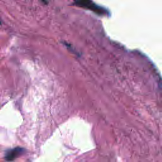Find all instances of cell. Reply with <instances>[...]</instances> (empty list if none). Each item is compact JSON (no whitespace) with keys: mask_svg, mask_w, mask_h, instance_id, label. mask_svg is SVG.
Masks as SVG:
<instances>
[{"mask_svg":"<svg viewBox=\"0 0 162 162\" xmlns=\"http://www.w3.org/2000/svg\"><path fill=\"white\" fill-rule=\"evenodd\" d=\"M25 149L21 147H16L15 148L9 149L6 151L4 155V158L7 161H13L16 160L18 156H21L25 153Z\"/></svg>","mask_w":162,"mask_h":162,"instance_id":"1","label":"cell"},{"mask_svg":"<svg viewBox=\"0 0 162 162\" xmlns=\"http://www.w3.org/2000/svg\"><path fill=\"white\" fill-rule=\"evenodd\" d=\"M0 23H1V22H0Z\"/></svg>","mask_w":162,"mask_h":162,"instance_id":"2","label":"cell"}]
</instances>
